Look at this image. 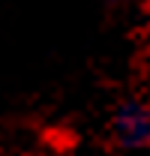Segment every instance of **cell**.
<instances>
[{"mask_svg":"<svg viewBox=\"0 0 150 156\" xmlns=\"http://www.w3.org/2000/svg\"><path fill=\"white\" fill-rule=\"evenodd\" d=\"M111 135L120 147H129V150L147 147L150 144V105L138 102V99L123 102L111 117Z\"/></svg>","mask_w":150,"mask_h":156,"instance_id":"cell-1","label":"cell"},{"mask_svg":"<svg viewBox=\"0 0 150 156\" xmlns=\"http://www.w3.org/2000/svg\"><path fill=\"white\" fill-rule=\"evenodd\" d=\"M147 12H150V0H147Z\"/></svg>","mask_w":150,"mask_h":156,"instance_id":"cell-2","label":"cell"}]
</instances>
